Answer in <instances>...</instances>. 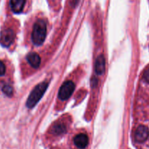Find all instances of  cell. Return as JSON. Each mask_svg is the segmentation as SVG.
Returning <instances> with one entry per match:
<instances>
[{
  "label": "cell",
  "instance_id": "1",
  "mask_svg": "<svg viewBox=\"0 0 149 149\" xmlns=\"http://www.w3.org/2000/svg\"><path fill=\"white\" fill-rule=\"evenodd\" d=\"M47 33V26L43 20H39L35 23L32 31V41L36 45H41L45 41Z\"/></svg>",
  "mask_w": 149,
  "mask_h": 149
},
{
  "label": "cell",
  "instance_id": "2",
  "mask_svg": "<svg viewBox=\"0 0 149 149\" xmlns=\"http://www.w3.org/2000/svg\"><path fill=\"white\" fill-rule=\"evenodd\" d=\"M48 83L47 82H42L41 84H38L31 93L29 95V98H28L27 102H26V105L29 108L31 109L35 105L39 102V100L42 98L43 96L44 93H45L46 90L47 89Z\"/></svg>",
  "mask_w": 149,
  "mask_h": 149
},
{
  "label": "cell",
  "instance_id": "3",
  "mask_svg": "<svg viewBox=\"0 0 149 149\" xmlns=\"http://www.w3.org/2000/svg\"><path fill=\"white\" fill-rule=\"evenodd\" d=\"M74 90V84L71 81H67L64 83L59 90L58 97L61 100H65L69 98Z\"/></svg>",
  "mask_w": 149,
  "mask_h": 149
},
{
  "label": "cell",
  "instance_id": "4",
  "mask_svg": "<svg viewBox=\"0 0 149 149\" xmlns=\"http://www.w3.org/2000/svg\"><path fill=\"white\" fill-rule=\"evenodd\" d=\"M15 33L12 29H4L0 34V43L4 47H9L13 42Z\"/></svg>",
  "mask_w": 149,
  "mask_h": 149
},
{
  "label": "cell",
  "instance_id": "5",
  "mask_svg": "<svg viewBox=\"0 0 149 149\" xmlns=\"http://www.w3.org/2000/svg\"><path fill=\"white\" fill-rule=\"evenodd\" d=\"M74 143L78 148L84 149L88 145V137L85 134H79L74 138Z\"/></svg>",
  "mask_w": 149,
  "mask_h": 149
},
{
  "label": "cell",
  "instance_id": "6",
  "mask_svg": "<svg viewBox=\"0 0 149 149\" xmlns=\"http://www.w3.org/2000/svg\"><path fill=\"white\" fill-rule=\"evenodd\" d=\"M26 0H10L11 9L14 13H20L24 7Z\"/></svg>",
  "mask_w": 149,
  "mask_h": 149
},
{
  "label": "cell",
  "instance_id": "7",
  "mask_svg": "<svg viewBox=\"0 0 149 149\" xmlns=\"http://www.w3.org/2000/svg\"><path fill=\"white\" fill-rule=\"evenodd\" d=\"M105 71V58L103 55H100L96 60L95 72L98 75H102Z\"/></svg>",
  "mask_w": 149,
  "mask_h": 149
},
{
  "label": "cell",
  "instance_id": "8",
  "mask_svg": "<svg viewBox=\"0 0 149 149\" xmlns=\"http://www.w3.org/2000/svg\"><path fill=\"white\" fill-rule=\"evenodd\" d=\"M27 60L29 63L31 64L32 67L35 68H37L39 66L41 63V59L39 55L35 52H32L28 55Z\"/></svg>",
  "mask_w": 149,
  "mask_h": 149
},
{
  "label": "cell",
  "instance_id": "9",
  "mask_svg": "<svg viewBox=\"0 0 149 149\" xmlns=\"http://www.w3.org/2000/svg\"><path fill=\"white\" fill-rule=\"evenodd\" d=\"M65 130H66V127L63 124L58 123L54 126L53 129H52V132L55 135H61L65 132Z\"/></svg>",
  "mask_w": 149,
  "mask_h": 149
},
{
  "label": "cell",
  "instance_id": "10",
  "mask_svg": "<svg viewBox=\"0 0 149 149\" xmlns=\"http://www.w3.org/2000/svg\"><path fill=\"white\" fill-rule=\"evenodd\" d=\"M2 91L4 92V94L7 95V96H11L13 95V88L9 84H4L2 87Z\"/></svg>",
  "mask_w": 149,
  "mask_h": 149
},
{
  "label": "cell",
  "instance_id": "11",
  "mask_svg": "<svg viewBox=\"0 0 149 149\" xmlns=\"http://www.w3.org/2000/svg\"><path fill=\"white\" fill-rule=\"evenodd\" d=\"M5 65L1 61H0V77L5 74Z\"/></svg>",
  "mask_w": 149,
  "mask_h": 149
}]
</instances>
